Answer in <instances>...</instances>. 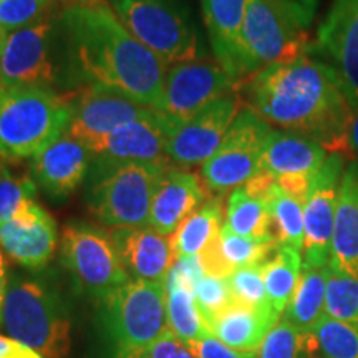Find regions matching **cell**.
<instances>
[{"mask_svg":"<svg viewBox=\"0 0 358 358\" xmlns=\"http://www.w3.org/2000/svg\"><path fill=\"white\" fill-rule=\"evenodd\" d=\"M241 110L243 101L237 93H231L213 101L189 122L178 124L166 146L169 164L178 169L203 166L221 146Z\"/></svg>","mask_w":358,"mask_h":358,"instance_id":"obj_14","label":"cell"},{"mask_svg":"<svg viewBox=\"0 0 358 358\" xmlns=\"http://www.w3.org/2000/svg\"><path fill=\"white\" fill-rule=\"evenodd\" d=\"M50 19L6 35L0 50V87H47L57 82Z\"/></svg>","mask_w":358,"mask_h":358,"instance_id":"obj_15","label":"cell"},{"mask_svg":"<svg viewBox=\"0 0 358 358\" xmlns=\"http://www.w3.org/2000/svg\"><path fill=\"white\" fill-rule=\"evenodd\" d=\"M301 3V7L306 10V13L308 15V19L313 20V15H315L317 6H319V0H297Z\"/></svg>","mask_w":358,"mask_h":358,"instance_id":"obj_46","label":"cell"},{"mask_svg":"<svg viewBox=\"0 0 358 358\" xmlns=\"http://www.w3.org/2000/svg\"><path fill=\"white\" fill-rule=\"evenodd\" d=\"M3 38H6V34H3V30L0 29V50H2V43H3Z\"/></svg>","mask_w":358,"mask_h":358,"instance_id":"obj_48","label":"cell"},{"mask_svg":"<svg viewBox=\"0 0 358 358\" xmlns=\"http://www.w3.org/2000/svg\"><path fill=\"white\" fill-rule=\"evenodd\" d=\"M325 315L358 330V280L329 268Z\"/></svg>","mask_w":358,"mask_h":358,"instance_id":"obj_35","label":"cell"},{"mask_svg":"<svg viewBox=\"0 0 358 358\" xmlns=\"http://www.w3.org/2000/svg\"><path fill=\"white\" fill-rule=\"evenodd\" d=\"M271 131V124L252 110L248 106L241 110L216 153L201 166V179L208 191L222 196L256 176Z\"/></svg>","mask_w":358,"mask_h":358,"instance_id":"obj_10","label":"cell"},{"mask_svg":"<svg viewBox=\"0 0 358 358\" xmlns=\"http://www.w3.org/2000/svg\"><path fill=\"white\" fill-rule=\"evenodd\" d=\"M194 297L196 303H198L201 310V315H203L206 324H208V329L211 320L217 315V313L226 310L227 307L236 302L231 294L227 279L214 277L209 274H204L199 279L198 284H196Z\"/></svg>","mask_w":358,"mask_h":358,"instance_id":"obj_39","label":"cell"},{"mask_svg":"<svg viewBox=\"0 0 358 358\" xmlns=\"http://www.w3.org/2000/svg\"><path fill=\"white\" fill-rule=\"evenodd\" d=\"M239 90H244L248 108L267 124L319 143L330 155H347L352 103L329 64L306 53L267 66Z\"/></svg>","mask_w":358,"mask_h":358,"instance_id":"obj_1","label":"cell"},{"mask_svg":"<svg viewBox=\"0 0 358 358\" xmlns=\"http://www.w3.org/2000/svg\"><path fill=\"white\" fill-rule=\"evenodd\" d=\"M222 229V199L211 196L171 236L176 259L199 256Z\"/></svg>","mask_w":358,"mask_h":358,"instance_id":"obj_27","label":"cell"},{"mask_svg":"<svg viewBox=\"0 0 358 358\" xmlns=\"http://www.w3.org/2000/svg\"><path fill=\"white\" fill-rule=\"evenodd\" d=\"M174 128L176 124L171 120L155 110L145 118L124 124L106 136L92 151V158L169 164L166 146Z\"/></svg>","mask_w":358,"mask_h":358,"instance_id":"obj_20","label":"cell"},{"mask_svg":"<svg viewBox=\"0 0 358 358\" xmlns=\"http://www.w3.org/2000/svg\"><path fill=\"white\" fill-rule=\"evenodd\" d=\"M166 163L93 158L85 192L92 216L111 229L148 226L151 203Z\"/></svg>","mask_w":358,"mask_h":358,"instance_id":"obj_4","label":"cell"},{"mask_svg":"<svg viewBox=\"0 0 358 358\" xmlns=\"http://www.w3.org/2000/svg\"><path fill=\"white\" fill-rule=\"evenodd\" d=\"M327 151L301 134L272 129L264 146L261 169L289 194L306 201L315 173L325 163Z\"/></svg>","mask_w":358,"mask_h":358,"instance_id":"obj_16","label":"cell"},{"mask_svg":"<svg viewBox=\"0 0 358 358\" xmlns=\"http://www.w3.org/2000/svg\"><path fill=\"white\" fill-rule=\"evenodd\" d=\"M60 20L88 85L158 110L168 65L134 37L110 7L64 8Z\"/></svg>","mask_w":358,"mask_h":358,"instance_id":"obj_2","label":"cell"},{"mask_svg":"<svg viewBox=\"0 0 358 358\" xmlns=\"http://www.w3.org/2000/svg\"><path fill=\"white\" fill-rule=\"evenodd\" d=\"M268 303L282 315L289 306L302 274V254L299 250L277 245L271 257L262 262Z\"/></svg>","mask_w":358,"mask_h":358,"instance_id":"obj_29","label":"cell"},{"mask_svg":"<svg viewBox=\"0 0 358 358\" xmlns=\"http://www.w3.org/2000/svg\"><path fill=\"white\" fill-rule=\"evenodd\" d=\"M8 279L10 277L7 274V262L6 257H3V250L0 248V327H2L3 322V302H6Z\"/></svg>","mask_w":358,"mask_h":358,"instance_id":"obj_44","label":"cell"},{"mask_svg":"<svg viewBox=\"0 0 358 358\" xmlns=\"http://www.w3.org/2000/svg\"><path fill=\"white\" fill-rule=\"evenodd\" d=\"M343 171V156L330 155L308 187L303 201V268L325 267L330 264L335 209Z\"/></svg>","mask_w":358,"mask_h":358,"instance_id":"obj_13","label":"cell"},{"mask_svg":"<svg viewBox=\"0 0 358 358\" xmlns=\"http://www.w3.org/2000/svg\"><path fill=\"white\" fill-rule=\"evenodd\" d=\"M118 19L164 65L196 60L199 42L181 0H113Z\"/></svg>","mask_w":358,"mask_h":358,"instance_id":"obj_8","label":"cell"},{"mask_svg":"<svg viewBox=\"0 0 358 358\" xmlns=\"http://www.w3.org/2000/svg\"><path fill=\"white\" fill-rule=\"evenodd\" d=\"M217 244L222 259L232 271L266 262L279 245L275 241H259L239 236L226 226H222L219 232Z\"/></svg>","mask_w":358,"mask_h":358,"instance_id":"obj_32","label":"cell"},{"mask_svg":"<svg viewBox=\"0 0 358 358\" xmlns=\"http://www.w3.org/2000/svg\"><path fill=\"white\" fill-rule=\"evenodd\" d=\"M164 287H166L168 325L171 334L185 343L198 342L211 334L196 303L192 287L169 279L164 282Z\"/></svg>","mask_w":358,"mask_h":358,"instance_id":"obj_30","label":"cell"},{"mask_svg":"<svg viewBox=\"0 0 358 358\" xmlns=\"http://www.w3.org/2000/svg\"><path fill=\"white\" fill-rule=\"evenodd\" d=\"M110 358H146L145 353H111Z\"/></svg>","mask_w":358,"mask_h":358,"instance_id":"obj_47","label":"cell"},{"mask_svg":"<svg viewBox=\"0 0 358 358\" xmlns=\"http://www.w3.org/2000/svg\"><path fill=\"white\" fill-rule=\"evenodd\" d=\"M92 159L87 148L65 131L30 158V176L48 198L64 201L82 185Z\"/></svg>","mask_w":358,"mask_h":358,"instance_id":"obj_19","label":"cell"},{"mask_svg":"<svg viewBox=\"0 0 358 358\" xmlns=\"http://www.w3.org/2000/svg\"><path fill=\"white\" fill-rule=\"evenodd\" d=\"M69 95L47 87H0V155L10 161L34 158L66 131Z\"/></svg>","mask_w":358,"mask_h":358,"instance_id":"obj_6","label":"cell"},{"mask_svg":"<svg viewBox=\"0 0 358 358\" xmlns=\"http://www.w3.org/2000/svg\"><path fill=\"white\" fill-rule=\"evenodd\" d=\"M347 155L358 156V105L352 106V118L347 134Z\"/></svg>","mask_w":358,"mask_h":358,"instance_id":"obj_43","label":"cell"},{"mask_svg":"<svg viewBox=\"0 0 358 358\" xmlns=\"http://www.w3.org/2000/svg\"><path fill=\"white\" fill-rule=\"evenodd\" d=\"M279 319L280 315L274 308H256L234 302L214 317L209 332L234 350L257 352Z\"/></svg>","mask_w":358,"mask_h":358,"instance_id":"obj_25","label":"cell"},{"mask_svg":"<svg viewBox=\"0 0 358 358\" xmlns=\"http://www.w3.org/2000/svg\"><path fill=\"white\" fill-rule=\"evenodd\" d=\"M329 268L330 264L325 267L303 268L292 299L285 308V320H289L306 335L312 334L325 315Z\"/></svg>","mask_w":358,"mask_h":358,"instance_id":"obj_26","label":"cell"},{"mask_svg":"<svg viewBox=\"0 0 358 358\" xmlns=\"http://www.w3.org/2000/svg\"><path fill=\"white\" fill-rule=\"evenodd\" d=\"M224 226L250 239L275 241L266 199L250 194L244 186L231 192Z\"/></svg>","mask_w":358,"mask_h":358,"instance_id":"obj_28","label":"cell"},{"mask_svg":"<svg viewBox=\"0 0 358 358\" xmlns=\"http://www.w3.org/2000/svg\"><path fill=\"white\" fill-rule=\"evenodd\" d=\"M62 261L77 287L96 302L129 280L110 231L93 224H66L62 232Z\"/></svg>","mask_w":358,"mask_h":358,"instance_id":"obj_9","label":"cell"},{"mask_svg":"<svg viewBox=\"0 0 358 358\" xmlns=\"http://www.w3.org/2000/svg\"><path fill=\"white\" fill-rule=\"evenodd\" d=\"M71 116L66 131L92 153L100 143L120 129L151 115L155 108L140 105L113 90L87 85L82 92L71 93Z\"/></svg>","mask_w":358,"mask_h":358,"instance_id":"obj_12","label":"cell"},{"mask_svg":"<svg viewBox=\"0 0 358 358\" xmlns=\"http://www.w3.org/2000/svg\"><path fill=\"white\" fill-rule=\"evenodd\" d=\"M98 320L111 353H143L169 330L163 282L129 279L98 301Z\"/></svg>","mask_w":358,"mask_h":358,"instance_id":"obj_7","label":"cell"},{"mask_svg":"<svg viewBox=\"0 0 358 358\" xmlns=\"http://www.w3.org/2000/svg\"><path fill=\"white\" fill-rule=\"evenodd\" d=\"M8 337L45 358H65L71 347V320L60 292L43 277L13 274L8 279L3 322Z\"/></svg>","mask_w":358,"mask_h":358,"instance_id":"obj_3","label":"cell"},{"mask_svg":"<svg viewBox=\"0 0 358 358\" xmlns=\"http://www.w3.org/2000/svg\"><path fill=\"white\" fill-rule=\"evenodd\" d=\"M65 6V8L73 7H83V8H100V7H110L108 0H58Z\"/></svg>","mask_w":358,"mask_h":358,"instance_id":"obj_45","label":"cell"},{"mask_svg":"<svg viewBox=\"0 0 358 358\" xmlns=\"http://www.w3.org/2000/svg\"><path fill=\"white\" fill-rule=\"evenodd\" d=\"M312 335L324 358H358V330L353 327L324 315Z\"/></svg>","mask_w":358,"mask_h":358,"instance_id":"obj_34","label":"cell"},{"mask_svg":"<svg viewBox=\"0 0 358 358\" xmlns=\"http://www.w3.org/2000/svg\"><path fill=\"white\" fill-rule=\"evenodd\" d=\"M17 161L0 155V224L10 219L30 201H35L37 185L29 174H19L10 168Z\"/></svg>","mask_w":358,"mask_h":358,"instance_id":"obj_33","label":"cell"},{"mask_svg":"<svg viewBox=\"0 0 358 358\" xmlns=\"http://www.w3.org/2000/svg\"><path fill=\"white\" fill-rule=\"evenodd\" d=\"M277 244L301 252L303 245V201L274 182L266 194Z\"/></svg>","mask_w":358,"mask_h":358,"instance_id":"obj_31","label":"cell"},{"mask_svg":"<svg viewBox=\"0 0 358 358\" xmlns=\"http://www.w3.org/2000/svg\"><path fill=\"white\" fill-rule=\"evenodd\" d=\"M307 348V335L289 320H279L268 330L257 350V358H301Z\"/></svg>","mask_w":358,"mask_h":358,"instance_id":"obj_37","label":"cell"},{"mask_svg":"<svg viewBox=\"0 0 358 358\" xmlns=\"http://www.w3.org/2000/svg\"><path fill=\"white\" fill-rule=\"evenodd\" d=\"M143 353H145L146 358H196L189 345L179 340L171 332L161 337L158 342L148 347Z\"/></svg>","mask_w":358,"mask_h":358,"instance_id":"obj_41","label":"cell"},{"mask_svg":"<svg viewBox=\"0 0 358 358\" xmlns=\"http://www.w3.org/2000/svg\"><path fill=\"white\" fill-rule=\"evenodd\" d=\"M330 268L358 280V161L348 164L340 182Z\"/></svg>","mask_w":358,"mask_h":358,"instance_id":"obj_23","label":"cell"},{"mask_svg":"<svg viewBox=\"0 0 358 358\" xmlns=\"http://www.w3.org/2000/svg\"><path fill=\"white\" fill-rule=\"evenodd\" d=\"M196 358H257V352H239L227 347L213 334L206 335L198 342L187 343Z\"/></svg>","mask_w":358,"mask_h":358,"instance_id":"obj_40","label":"cell"},{"mask_svg":"<svg viewBox=\"0 0 358 358\" xmlns=\"http://www.w3.org/2000/svg\"><path fill=\"white\" fill-rule=\"evenodd\" d=\"M231 93H236V83L221 64L209 58H196L169 66L158 111L178 127Z\"/></svg>","mask_w":358,"mask_h":358,"instance_id":"obj_11","label":"cell"},{"mask_svg":"<svg viewBox=\"0 0 358 358\" xmlns=\"http://www.w3.org/2000/svg\"><path fill=\"white\" fill-rule=\"evenodd\" d=\"M310 24L297 0H249L239 43L241 85L267 66L306 55Z\"/></svg>","mask_w":358,"mask_h":358,"instance_id":"obj_5","label":"cell"},{"mask_svg":"<svg viewBox=\"0 0 358 358\" xmlns=\"http://www.w3.org/2000/svg\"><path fill=\"white\" fill-rule=\"evenodd\" d=\"M208 192L198 174L171 166L156 187L148 226L171 237L186 217L211 198Z\"/></svg>","mask_w":358,"mask_h":358,"instance_id":"obj_22","label":"cell"},{"mask_svg":"<svg viewBox=\"0 0 358 358\" xmlns=\"http://www.w3.org/2000/svg\"><path fill=\"white\" fill-rule=\"evenodd\" d=\"M317 48L337 71L352 106L358 105V0H334L319 27Z\"/></svg>","mask_w":358,"mask_h":358,"instance_id":"obj_18","label":"cell"},{"mask_svg":"<svg viewBox=\"0 0 358 358\" xmlns=\"http://www.w3.org/2000/svg\"><path fill=\"white\" fill-rule=\"evenodd\" d=\"M249 0H201V10L214 55L226 73L241 87L239 43Z\"/></svg>","mask_w":358,"mask_h":358,"instance_id":"obj_24","label":"cell"},{"mask_svg":"<svg viewBox=\"0 0 358 358\" xmlns=\"http://www.w3.org/2000/svg\"><path fill=\"white\" fill-rule=\"evenodd\" d=\"M58 244L57 222L42 206L30 201L8 221L0 224V248L29 271H40L52 261Z\"/></svg>","mask_w":358,"mask_h":358,"instance_id":"obj_17","label":"cell"},{"mask_svg":"<svg viewBox=\"0 0 358 358\" xmlns=\"http://www.w3.org/2000/svg\"><path fill=\"white\" fill-rule=\"evenodd\" d=\"M227 284L236 302L256 308H272L268 303L266 282H264L262 264L236 268L227 277Z\"/></svg>","mask_w":358,"mask_h":358,"instance_id":"obj_38","label":"cell"},{"mask_svg":"<svg viewBox=\"0 0 358 358\" xmlns=\"http://www.w3.org/2000/svg\"><path fill=\"white\" fill-rule=\"evenodd\" d=\"M129 279L166 282L176 262L171 237L153 227H120L110 231Z\"/></svg>","mask_w":358,"mask_h":358,"instance_id":"obj_21","label":"cell"},{"mask_svg":"<svg viewBox=\"0 0 358 358\" xmlns=\"http://www.w3.org/2000/svg\"><path fill=\"white\" fill-rule=\"evenodd\" d=\"M55 0H0V29L8 35L50 19Z\"/></svg>","mask_w":358,"mask_h":358,"instance_id":"obj_36","label":"cell"},{"mask_svg":"<svg viewBox=\"0 0 358 358\" xmlns=\"http://www.w3.org/2000/svg\"><path fill=\"white\" fill-rule=\"evenodd\" d=\"M0 358H45L25 343L0 335Z\"/></svg>","mask_w":358,"mask_h":358,"instance_id":"obj_42","label":"cell"}]
</instances>
